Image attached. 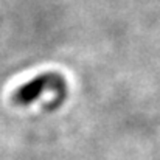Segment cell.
Instances as JSON below:
<instances>
[{
    "mask_svg": "<svg viewBox=\"0 0 160 160\" xmlns=\"http://www.w3.org/2000/svg\"><path fill=\"white\" fill-rule=\"evenodd\" d=\"M44 92L53 93V101L48 107V110H54L59 104L64 103L67 97V82L64 76L56 72L41 73L39 76H34L28 82L20 86L11 95V101L16 106H30L36 100H39Z\"/></svg>",
    "mask_w": 160,
    "mask_h": 160,
    "instance_id": "1",
    "label": "cell"
}]
</instances>
